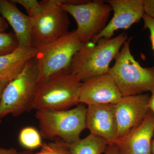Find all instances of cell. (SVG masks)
I'll use <instances>...</instances> for the list:
<instances>
[{
  "label": "cell",
  "mask_w": 154,
  "mask_h": 154,
  "mask_svg": "<svg viewBox=\"0 0 154 154\" xmlns=\"http://www.w3.org/2000/svg\"><path fill=\"white\" fill-rule=\"evenodd\" d=\"M128 39L126 33H122L110 38H100L96 43H84L73 58L69 72L82 82L108 73L110 63Z\"/></svg>",
  "instance_id": "obj_1"
},
{
  "label": "cell",
  "mask_w": 154,
  "mask_h": 154,
  "mask_svg": "<svg viewBox=\"0 0 154 154\" xmlns=\"http://www.w3.org/2000/svg\"><path fill=\"white\" fill-rule=\"evenodd\" d=\"M131 39L125 42L108 72L122 97L150 92L154 87V66L143 67L136 60L131 52Z\"/></svg>",
  "instance_id": "obj_2"
},
{
  "label": "cell",
  "mask_w": 154,
  "mask_h": 154,
  "mask_svg": "<svg viewBox=\"0 0 154 154\" xmlns=\"http://www.w3.org/2000/svg\"><path fill=\"white\" fill-rule=\"evenodd\" d=\"M87 107L84 104L63 110H36L40 134L48 140H60L70 145L80 139L86 128Z\"/></svg>",
  "instance_id": "obj_3"
},
{
  "label": "cell",
  "mask_w": 154,
  "mask_h": 154,
  "mask_svg": "<svg viewBox=\"0 0 154 154\" xmlns=\"http://www.w3.org/2000/svg\"><path fill=\"white\" fill-rule=\"evenodd\" d=\"M38 84V70L34 57L4 90L0 100V119L9 114L19 116L33 109Z\"/></svg>",
  "instance_id": "obj_4"
},
{
  "label": "cell",
  "mask_w": 154,
  "mask_h": 154,
  "mask_svg": "<svg viewBox=\"0 0 154 154\" xmlns=\"http://www.w3.org/2000/svg\"><path fill=\"white\" fill-rule=\"evenodd\" d=\"M82 82L67 72L39 83L33 109L36 110H68L80 104Z\"/></svg>",
  "instance_id": "obj_5"
},
{
  "label": "cell",
  "mask_w": 154,
  "mask_h": 154,
  "mask_svg": "<svg viewBox=\"0 0 154 154\" xmlns=\"http://www.w3.org/2000/svg\"><path fill=\"white\" fill-rule=\"evenodd\" d=\"M83 44L75 30L38 49L35 59L39 83L69 72L73 58Z\"/></svg>",
  "instance_id": "obj_6"
},
{
  "label": "cell",
  "mask_w": 154,
  "mask_h": 154,
  "mask_svg": "<svg viewBox=\"0 0 154 154\" xmlns=\"http://www.w3.org/2000/svg\"><path fill=\"white\" fill-rule=\"evenodd\" d=\"M41 7L31 20V44L39 49L68 33V14L58 0L40 1Z\"/></svg>",
  "instance_id": "obj_7"
},
{
  "label": "cell",
  "mask_w": 154,
  "mask_h": 154,
  "mask_svg": "<svg viewBox=\"0 0 154 154\" xmlns=\"http://www.w3.org/2000/svg\"><path fill=\"white\" fill-rule=\"evenodd\" d=\"M60 5L75 20L76 31L84 43L91 42L105 28L112 11L110 6L102 0L88 1L79 5Z\"/></svg>",
  "instance_id": "obj_8"
},
{
  "label": "cell",
  "mask_w": 154,
  "mask_h": 154,
  "mask_svg": "<svg viewBox=\"0 0 154 154\" xmlns=\"http://www.w3.org/2000/svg\"><path fill=\"white\" fill-rule=\"evenodd\" d=\"M149 97L144 94L124 96L115 104L116 140L128 134L143 121L149 111Z\"/></svg>",
  "instance_id": "obj_9"
},
{
  "label": "cell",
  "mask_w": 154,
  "mask_h": 154,
  "mask_svg": "<svg viewBox=\"0 0 154 154\" xmlns=\"http://www.w3.org/2000/svg\"><path fill=\"white\" fill-rule=\"evenodd\" d=\"M113 15L105 28L91 42L96 43L100 38H110L116 30L128 29L143 19L145 14L143 0H108Z\"/></svg>",
  "instance_id": "obj_10"
},
{
  "label": "cell",
  "mask_w": 154,
  "mask_h": 154,
  "mask_svg": "<svg viewBox=\"0 0 154 154\" xmlns=\"http://www.w3.org/2000/svg\"><path fill=\"white\" fill-rule=\"evenodd\" d=\"M122 96L109 73L91 78L82 83L80 104L89 105L116 104Z\"/></svg>",
  "instance_id": "obj_11"
},
{
  "label": "cell",
  "mask_w": 154,
  "mask_h": 154,
  "mask_svg": "<svg viewBox=\"0 0 154 154\" xmlns=\"http://www.w3.org/2000/svg\"><path fill=\"white\" fill-rule=\"evenodd\" d=\"M86 126L91 134L104 139L108 144L116 139L115 105H89L87 107Z\"/></svg>",
  "instance_id": "obj_12"
},
{
  "label": "cell",
  "mask_w": 154,
  "mask_h": 154,
  "mask_svg": "<svg viewBox=\"0 0 154 154\" xmlns=\"http://www.w3.org/2000/svg\"><path fill=\"white\" fill-rule=\"evenodd\" d=\"M154 134V115L150 111L143 121L134 130L113 143L119 154H152Z\"/></svg>",
  "instance_id": "obj_13"
},
{
  "label": "cell",
  "mask_w": 154,
  "mask_h": 154,
  "mask_svg": "<svg viewBox=\"0 0 154 154\" xmlns=\"http://www.w3.org/2000/svg\"><path fill=\"white\" fill-rule=\"evenodd\" d=\"M0 14L13 28L19 46L29 47L31 44V20L22 13L12 0H0Z\"/></svg>",
  "instance_id": "obj_14"
},
{
  "label": "cell",
  "mask_w": 154,
  "mask_h": 154,
  "mask_svg": "<svg viewBox=\"0 0 154 154\" xmlns=\"http://www.w3.org/2000/svg\"><path fill=\"white\" fill-rule=\"evenodd\" d=\"M38 51L33 46H19L13 52L0 56V79L9 82L14 80L28 61L36 57Z\"/></svg>",
  "instance_id": "obj_15"
},
{
  "label": "cell",
  "mask_w": 154,
  "mask_h": 154,
  "mask_svg": "<svg viewBox=\"0 0 154 154\" xmlns=\"http://www.w3.org/2000/svg\"><path fill=\"white\" fill-rule=\"evenodd\" d=\"M108 143L104 139L91 134L69 145L70 154H102L105 153Z\"/></svg>",
  "instance_id": "obj_16"
},
{
  "label": "cell",
  "mask_w": 154,
  "mask_h": 154,
  "mask_svg": "<svg viewBox=\"0 0 154 154\" xmlns=\"http://www.w3.org/2000/svg\"><path fill=\"white\" fill-rule=\"evenodd\" d=\"M41 136V134L35 128L26 127L22 128L19 133V143L28 150L31 151L42 146L43 143Z\"/></svg>",
  "instance_id": "obj_17"
},
{
  "label": "cell",
  "mask_w": 154,
  "mask_h": 154,
  "mask_svg": "<svg viewBox=\"0 0 154 154\" xmlns=\"http://www.w3.org/2000/svg\"><path fill=\"white\" fill-rule=\"evenodd\" d=\"M19 46L18 39L14 33H0V56L13 52Z\"/></svg>",
  "instance_id": "obj_18"
},
{
  "label": "cell",
  "mask_w": 154,
  "mask_h": 154,
  "mask_svg": "<svg viewBox=\"0 0 154 154\" xmlns=\"http://www.w3.org/2000/svg\"><path fill=\"white\" fill-rule=\"evenodd\" d=\"M33 154H70L69 145L62 141L55 140L43 143L39 152Z\"/></svg>",
  "instance_id": "obj_19"
},
{
  "label": "cell",
  "mask_w": 154,
  "mask_h": 154,
  "mask_svg": "<svg viewBox=\"0 0 154 154\" xmlns=\"http://www.w3.org/2000/svg\"><path fill=\"white\" fill-rule=\"evenodd\" d=\"M16 4L21 5L27 11L28 16L33 18L38 13L41 7V2L36 0H12Z\"/></svg>",
  "instance_id": "obj_20"
},
{
  "label": "cell",
  "mask_w": 154,
  "mask_h": 154,
  "mask_svg": "<svg viewBox=\"0 0 154 154\" xmlns=\"http://www.w3.org/2000/svg\"><path fill=\"white\" fill-rule=\"evenodd\" d=\"M143 19L144 22L143 29H148L149 31L152 48L154 52V19L144 14Z\"/></svg>",
  "instance_id": "obj_21"
},
{
  "label": "cell",
  "mask_w": 154,
  "mask_h": 154,
  "mask_svg": "<svg viewBox=\"0 0 154 154\" xmlns=\"http://www.w3.org/2000/svg\"><path fill=\"white\" fill-rule=\"evenodd\" d=\"M145 14L154 19V0H143Z\"/></svg>",
  "instance_id": "obj_22"
},
{
  "label": "cell",
  "mask_w": 154,
  "mask_h": 154,
  "mask_svg": "<svg viewBox=\"0 0 154 154\" xmlns=\"http://www.w3.org/2000/svg\"><path fill=\"white\" fill-rule=\"evenodd\" d=\"M105 154H119L118 148L114 143H110L108 145Z\"/></svg>",
  "instance_id": "obj_23"
},
{
  "label": "cell",
  "mask_w": 154,
  "mask_h": 154,
  "mask_svg": "<svg viewBox=\"0 0 154 154\" xmlns=\"http://www.w3.org/2000/svg\"><path fill=\"white\" fill-rule=\"evenodd\" d=\"M8 28V25L5 19L0 14V33H5Z\"/></svg>",
  "instance_id": "obj_24"
},
{
  "label": "cell",
  "mask_w": 154,
  "mask_h": 154,
  "mask_svg": "<svg viewBox=\"0 0 154 154\" xmlns=\"http://www.w3.org/2000/svg\"><path fill=\"white\" fill-rule=\"evenodd\" d=\"M151 94L150 96L149 102V107L150 111L154 115V87L150 91Z\"/></svg>",
  "instance_id": "obj_25"
},
{
  "label": "cell",
  "mask_w": 154,
  "mask_h": 154,
  "mask_svg": "<svg viewBox=\"0 0 154 154\" xmlns=\"http://www.w3.org/2000/svg\"><path fill=\"white\" fill-rule=\"evenodd\" d=\"M0 154H19V152L14 148L6 149L0 146Z\"/></svg>",
  "instance_id": "obj_26"
},
{
  "label": "cell",
  "mask_w": 154,
  "mask_h": 154,
  "mask_svg": "<svg viewBox=\"0 0 154 154\" xmlns=\"http://www.w3.org/2000/svg\"><path fill=\"white\" fill-rule=\"evenodd\" d=\"M9 83V82H8V81L0 79V100L2 98L4 90Z\"/></svg>",
  "instance_id": "obj_27"
},
{
  "label": "cell",
  "mask_w": 154,
  "mask_h": 154,
  "mask_svg": "<svg viewBox=\"0 0 154 154\" xmlns=\"http://www.w3.org/2000/svg\"><path fill=\"white\" fill-rule=\"evenodd\" d=\"M151 153L152 154H154V134L152 141Z\"/></svg>",
  "instance_id": "obj_28"
},
{
  "label": "cell",
  "mask_w": 154,
  "mask_h": 154,
  "mask_svg": "<svg viewBox=\"0 0 154 154\" xmlns=\"http://www.w3.org/2000/svg\"><path fill=\"white\" fill-rule=\"evenodd\" d=\"M33 152L31 150H27L19 153V154H33Z\"/></svg>",
  "instance_id": "obj_29"
},
{
  "label": "cell",
  "mask_w": 154,
  "mask_h": 154,
  "mask_svg": "<svg viewBox=\"0 0 154 154\" xmlns=\"http://www.w3.org/2000/svg\"><path fill=\"white\" fill-rule=\"evenodd\" d=\"M2 122V120H1V119H0V123Z\"/></svg>",
  "instance_id": "obj_30"
}]
</instances>
